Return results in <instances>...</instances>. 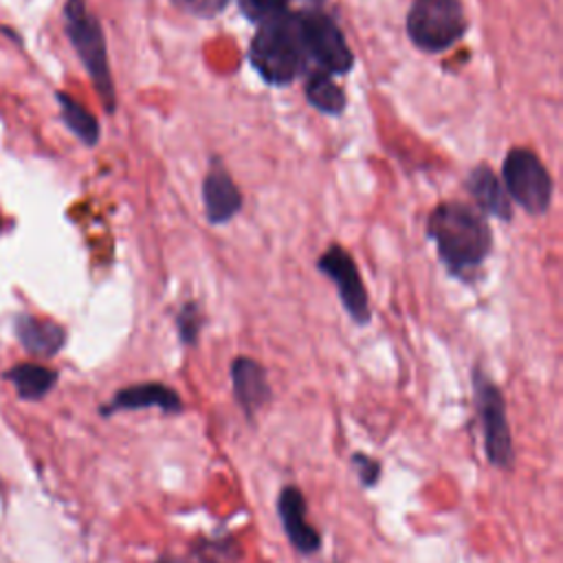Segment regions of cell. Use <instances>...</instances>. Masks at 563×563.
I'll list each match as a JSON object with an SVG mask.
<instances>
[{
  "label": "cell",
  "mask_w": 563,
  "mask_h": 563,
  "mask_svg": "<svg viewBox=\"0 0 563 563\" xmlns=\"http://www.w3.org/2000/svg\"><path fill=\"white\" fill-rule=\"evenodd\" d=\"M442 262L453 273L479 266L490 251V229L486 220L468 205L442 202L433 209L427 224Z\"/></svg>",
  "instance_id": "cell-1"
},
{
  "label": "cell",
  "mask_w": 563,
  "mask_h": 563,
  "mask_svg": "<svg viewBox=\"0 0 563 563\" xmlns=\"http://www.w3.org/2000/svg\"><path fill=\"white\" fill-rule=\"evenodd\" d=\"M249 59L264 81L273 86L290 84L297 77L303 59L295 15L286 13L262 24L251 40Z\"/></svg>",
  "instance_id": "cell-2"
},
{
  "label": "cell",
  "mask_w": 563,
  "mask_h": 563,
  "mask_svg": "<svg viewBox=\"0 0 563 563\" xmlns=\"http://www.w3.org/2000/svg\"><path fill=\"white\" fill-rule=\"evenodd\" d=\"M64 20H66V33L84 62L88 75L92 77V84L101 97V103L108 112L114 110V84L108 68V53H106V40L99 20L88 11L84 0H66L64 7Z\"/></svg>",
  "instance_id": "cell-3"
},
{
  "label": "cell",
  "mask_w": 563,
  "mask_h": 563,
  "mask_svg": "<svg viewBox=\"0 0 563 563\" xmlns=\"http://www.w3.org/2000/svg\"><path fill=\"white\" fill-rule=\"evenodd\" d=\"M473 398L475 411L484 433V451L493 466L508 471L515 464L512 431L508 424L506 400L499 387L479 367L473 369Z\"/></svg>",
  "instance_id": "cell-4"
},
{
  "label": "cell",
  "mask_w": 563,
  "mask_h": 563,
  "mask_svg": "<svg viewBox=\"0 0 563 563\" xmlns=\"http://www.w3.org/2000/svg\"><path fill=\"white\" fill-rule=\"evenodd\" d=\"M466 29V15L460 0H413L407 13L409 40L427 53H440L453 46Z\"/></svg>",
  "instance_id": "cell-5"
},
{
  "label": "cell",
  "mask_w": 563,
  "mask_h": 563,
  "mask_svg": "<svg viewBox=\"0 0 563 563\" xmlns=\"http://www.w3.org/2000/svg\"><path fill=\"white\" fill-rule=\"evenodd\" d=\"M504 189L528 213H543L552 198V178L532 150L515 147L504 158Z\"/></svg>",
  "instance_id": "cell-6"
},
{
  "label": "cell",
  "mask_w": 563,
  "mask_h": 563,
  "mask_svg": "<svg viewBox=\"0 0 563 563\" xmlns=\"http://www.w3.org/2000/svg\"><path fill=\"white\" fill-rule=\"evenodd\" d=\"M295 24L303 53L319 62L328 73L343 75L352 68L354 55L330 15L321 11H306L295 15Z\"/></svg>",
  "instance_id": "cell-7"
},
{
  "label": "cell",
  "mask_w": 563,
  "mask_h": 563,
  "mask_svg": "<svg viewBox=\"0 0 563 563\" xmlns=\"http://www.w3.org/2000/svg\"><path fill=\"white\" fill-rule=\"evenodd\" d=\"M319 271L330 277L336 284L339 297L347 310V314L358 323L365 325L372 319L369 312V301H367V292L365 286L361 282V275L356 271L354 260L350 257V253L345 249H341L339 244H332L317 262Z\"/></svg>",
  "instance_id": "cell-8"
},
{
  "label": "cell",
  "mask_w": 563,
  "mask_h": 563,
  "mask_svg": "<svg viewBox=\"0 0 563 563\" xmlns=\"http://www.w3.org/2000/svg\"><path fill=\"white\" fill-rule=\"evenodd\" d=\"M306 497L303 493L288 484L277 495V515L284 526V532L292 548L301 554H314L321 548V534L319 530L308 521L306 517Z\"/></svg>",
  "instance_id": "cell-9"
},
{
  "label": "cell",
  "mask_w": 563,
  "mask_h": 563,
  "mask_svg": "<svg viewBox=\"0 0 563 563\" xmlns=\"http://www.w3.org/2000/svg\"><path fill=\"white\" fill-rule=\"evenodd\" d=\"M161 409L163 413H178L183 409V400L178 391L163 383H139L119 389L112 400L101 409V413L110 416L114 411H132V409Z\"/></svg>",
  "instance_id": "cell-10"
},
{
  "label": "cell",
  "mask_w": 563,
  "mask_h": 563,
  "mask_svg": "<svg viewBox=\"0 0 563 563\" xmlns=\"http://www.w3.org/2000/svg\"><path fill=\"white\" fill-rule=\"evenodd\" d=\"M231 385H233V396L238 405L249 418H253L271 400L266 369L255 358H249V356L233 358Z\"/></svg>",
  "instance_id": "cell-11"
},
{
  "label": "cell",
  "mask_w": 563,
  "mask_h": 563,
  "mask_svg": "<svg viewBox=\"0 0 563 563\" xmlns=\"http://www.w3.org/2000/svg\"><path fill=\"white\" fill-rule=\"evenodd\" d=\"M202 200H205V216L213 224L231 220L242 207L240 189L220 165L207 172L202 183Z\"/></svg>",
  "instance_id": "cell-12"
},
{
  "label": "cell",
  "mask_w": 563,
  "mask_h": 563,
  "mask_svg": "<svg viewBox=\"0 0 563 563\" xmlns=\"http://www.w3.org/2000/svg\"><path fill=\"white\" fill-rule=\"evenodd\" d=\"M466 189L468 194L477 200V205L499 218V220H510L512 218V205H510V196L506 194L504 185L499 183V178L486 167H475L468 178H466Z\"/></svg>",
  "instance_id": "cell-13"
},
{
  "label": "cell",
  "mask_w": 563,
  "mask_h": 563,
  "mask_svg": "<svg viewBox=\"0 0 563 563\" xmlns=\"http://www.w3.org/2000/svg\"><path fill=\"white\" fill-rule=\"evenodd\" d=\"M15 334L20 343L37 356H53L62 350L66 341V332L62 325L48 319H35V317H20L15 323Z\"/></svg>",
  "instance_id": "cell-14"
},
{
  "label": "cell",
  "mask_w": 563,
  "mask_h": 563,
  "mask_svg": "<svg viewBox=\"0 0 563 563\" xmlns=\"http://www.w3.org/2000/svg\"><path fill=\"white\" fill-rule=\"evenodd\" d=\"M9 380L15 385L18 394L26 400H37L44 394L51 391V387L57 380V374L44 365H35V363H22L15 365L9 372Z\"/></svg>",
  "instance_id": "cell-15"
},
{
  "label": "cell",
  "mask_w": 563,
  "mask_h": 563,
  "mask_svg": "<svg viewBox=\"0 0 563 563\" xmlns=\"http://www.w3.org/2000/svg\"><path fill=\"white\" fill-rule=\"evenodd\" d=\"M57 101L62 108V119L75 132V136L86 145H95L99 141L97 119L66 92H57Z\"/></svg>",
  "instance_id": "cell-16"
},
{
  "label": "cell",
  "mask_w": 563,
  "mask_h": 563,
  "mask_svg": "<svg viewBox=\"0 0 563 563\" xmlns=\"http://www.w3.org/2000/svg\"><path fill=\"white\" fill-rule=\"evenodd\" d=\"M306 97L310 106H314L321 112L328 114H341L345 108V95L343 90L332 81L328 73H314L310 75L306 84Z\"/></svg>",
  "instance_id": "cell-17"
},
{
  "label": "cell",
  "mask_w": 563,
  "mask_h": 563,
  "mask_svg": "<svg viewBox=\"0 0 563 563\" xmlns=\"http://www.w3.org/2000/svg\"><path fill=\"white\" fill-rule=\"evenodd\" d=\"M196 563H238L240 545L229 539H211L191 550Z\"/></svg>",
  "instance_id": "cell-18"
},
{
  "label": "cell",
  "mask_w": 563,
  "mask_h": 563,
  "mask_svg": "<svg viewBox=\"0 0 563 563\" xmlns=\"http://www.w3.org/2000/svg\"><path fill=\"white\" fill-rule=\"evenodd\" d=\"M238 4H240V9H242V13H244L249 20L257 22L260 26L266 24V22H273V20H277V18H282V15L288 13V11H286L288 0H238Z\"/></svg>",
  "instance_id": "cell-19"
},
{
  "label": "cell",
  "mask_w": 563,
  "mask_h": 563,
  "mask_svg": "<svg viewBox=\"0 0 563 563\" xmlns=\"http://www.w3.org/2000/svg\"><path fill=\"white\" fill-rule=\"evenodd\" d=\"M180 341L187 345H194L198 341V332L202 325V314L196 303H185L176 317Z\"/></svg>",
  "instance_id": "cell-20"
},
{
  "label": "cell",
  "mask_w": 563,
  "mask_h": 563,
  "mask_svg": "<svg viewBox=\"0 0 563 563\" xmlns=\"http://www.w3.org/2000/svg\"><path fill=\"white\" fill-rule=\"evenodd\" d=\"M350 462H352V466H354V471H356V475H358L363 486L369 488V486H374L378 482V477H380V462L376 457L365 455V453H352Z\"/></svg>",
  "instance_id": "cell-21"
},
{
  "label": "cell",
  "mask_w": 563,
  "mask_h": 563,
  "mask_svg": "<svg viewBox=\"0 0 563 563\" xmlns=\"http://www.w3.org/2000/svg\"><path fill=\"white\" fill-rule=\"evenodd\" d=\"M156 563H196V561H194V556H178V559L163 556V559H161V561H156Z\"/></svg>",
  "instance_id": "cell-22"
}]
</instances>
